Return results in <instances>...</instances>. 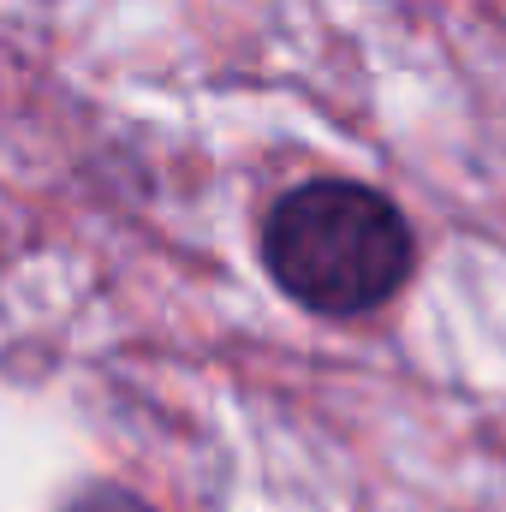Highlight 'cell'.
Listing matches in <instances>:
<instances>
[{"mask_svg": "<svg viewBox=\"0 0 506 512\" xmlns=\"http://www.w3.org/2000/svg\"><path fill=\"white\" fill-rule=\"evenodd\" d=\"M262 268L310 316L358 322L387 310L417 274V233L405 209L364 179H304L262 215Z\"/></svg>", "mask_w": 506, "mask_h": 512, "instance_id": "6da1fadb", "label": "cell"}, {"mask_svg": "<svg viewBox=\"0 0 506 512\" xmlns=\"http://www.w3.org/2000/svg\"><path fill=\"white\" fill-rule=\"evenodd\" d=\"M60 512H155V507L143 495H131L126 483H90V489H78Z\"/></svg>", "mask_w": 506, "mask_h": 512, "instance_id": "7a4b0ae2", "label": "cell"}]
</instances>
